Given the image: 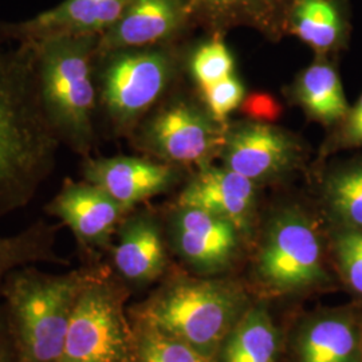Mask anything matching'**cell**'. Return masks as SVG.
<instances>
[{
  "label": "cell",
  "mask_w": 362,
  "mask_h": 362,
  "mask_svg": "<svg viewBox=\"0 0 362 362\" xmlns=\"http://www.w3.org/2000/svg\"><path fill=\"white\" fill-rule=\"evenodd\" d=\"M164 226L170 248L197 272H223L238 255L242 233L228 220L207 211L176 204Z\"/></svg>",
  "instance_id": "8fae6325"
},
{
  "label": "cell",
  "mask_w": 362,
  "mask_h": 362,
  "mask_svg": "<svg viewBox=\"0 0 362 362\" xmlns=\"http://www.w3.org/2000/svg\"><path fill=\"white\" fill-rule=\"evenodd\" d=\"M45 211L74 235L83 264L100 263L101 254L113 246L119 223L130 212L103 188L71 179L64 181Z\"/></svg>",
  "instance_id": "9c48e42d"
},
{
  "label": "cell",
  "mask_w": 362,
  "mask_h": 362,
  "mask_svg": "<svg viewBox=\"0 0 362 362\" xmlns=\"http://www.w3.org/2000/svg\"><path fill=\"white\" fill-rule=\"evenodd\" d=\"M281 333L263 303H251L218 354V362H278Z\"/></svg>",
  "instance_id": "7402d4cb"
},
{
  "label": "cell",
  "mask_w": 362,
  "mask_h": 362,
  "mask_svg": "<svg viewBox=\"0 0 362 362\" xmlns=\"http://www.w3.org/2000/svg\"><path fill=\"white\" fill-rule=\"evenodd\" d=\"M350 33V0H293L287 34L306 43L317 57L332 58L345 50Z\"/></svg>",
  "instance_id": "d6986e66"
},
{
  "label": "cell",
  "mask_w": 362,
  "mask_h": 362,
  "mask_svg": "<svg viewBox=\"0 0 362 362\" xmlns=\"http://www.w3.org/2000/svg\"><path fill=\"white\" fill-rule=\"evenodd\" d=\"M129 287L101 263L78 294L61 362H132Z\"/></svg>",
  "instance_id": "52a82bcc"
},
{
  "label": "cell",
  "mask_w": 362,
  "mask_h": 362,
  "mask_svg": "<svg viewBox=\"0 0 362 362\" xmlns=\"http://www.w3.org/2000/svg\"><path fill=\"white\" fill-rule=\"evenodd\" d=\"M250 306L245 288L236 282L175 274L128 311L218 362L226 337Z\"/></svg>",
  "instance_id": "7a4b0ae2"
},
{
  "label": "cell",
  "mask_w": 362,
  "mask_h": 362,
  "mask_svg": "<svg viewBox=\"0 0 362 362\" xmlns=\"http://www.w3.org/2000/svg\"><path fill=\"white\" fill-rule=\"evenodd\" d=\"M59 145L40 100L35 47L19 43L0 54V219L34 199Z\"/></svg>",
  "instance_id": "6da1fadb"
},
{
  "label": "cell",
  "mask_w": 362,
  "mask_h": 362,
  "mask_svg": "<svg viewBox=\"0 0 362 362\" xmlns=\"http://www.w3.org/2000/svg\"><path fill=\"white\" fill-rule=\"evenodd\" d=\"M83 180L103 188L121 206L132 211L157 194L167 192L179 173L172 164L144 157H85Z\"/></svg>",
  "instance_id": "2e32d148"
},
{
  "label": "cell",
  "mask_w": 362,
  "mask_h": 362,
  "mask_svg": "<svg viewBox=\"0 0 362 362\" xmlns=\"http://www.w3.org/2000/svg\"><path fill=\"white\" fill-rule=\"evenodd\" d=\"M296 362H362V302L309 313L293 338Z\"/></svg>",
  "instance_id": "4fadbf2b"
},
{
  "label": "cell",
  "mask_w": 362,
  "mask_h": 362,
  "mask_svg": "<svg viewBox=\"0 0 362 362\" xmlns=\"http://www.w3.org/2000/svg\"><path fill=\"white\" fill-rule=\"evenodd\" d=\"M133 144L167 164L206 167L221 151L226 130L209 112L185 98H172L155 107L133 130Z\"/></svg>",
  "instance_id": "ba28073f"
},
{
  "label": "cell",
  "mask_w": 362,
  "mask_h": 362,
  "mask_svg": "<svg viewBox=\"0 0 362 362\" xmlns=\"http://www.w3.org/2000/svg\"><path fill=\"white\" fill-rule=\"evenodd\" d=\"M329 58L318 57L303 70L297 79L294 94L310 119L333 129L346 116L350 105L336 62Z\"/></svg>",
  "instance_id": "44dd1931"
},
{
  "label": "cell",
  "mask_w": 362,
  "mask_h": 362,
  "mask_svg": "<svg viewBox=\"0 0 362 362\" xmlns=\"http://www.w3.org/2000/svg\"><path fill=\"white\" fill-rule=\"evenodd\" d=\"M61 227V223L38 220L21 233L0 236V297L7 275L19 267L38 263L69 264V260L57 252V236Z\"/></svg>",
  "instance_id": "603a6c76"
},
{
  "label": "cell",
  "mask_w": 362,
  "mask_h": 362,
  "mask_svg": "<svg viewBox=\"0 0 362 362\" xmlns=\"http://www.w3.org/2000/svg\"><path fill=\"white\" fill-rule=\"evenodd\" d=\"M130 321L133 329L132 362H215L149 322L133 317Z\"/></svg>",
  "instance_id": "cb8c5ba5"
},
{
  "label": "cell",
  "mask_w": 362,
  "mask_h": 362,
  "mask_svg": "<svg viewBox=\"0 0 362 362\" xmlns=\"http://www.w3.org/2000/svg\"><path fill=\"white\" fill-rule=\"evenodd\" d=\"M223 167L257 185L285 177L302 161L300 144L285 130L262 121L236 122L226 129Z\"/></svg>",
  "instance_id": "30bf717a"
},
{
  "label": "cell",
  "mask_w": 362,
  "mask_h": 362,
  "mask_svg": "<svg viewBox=\"0 0 362 362\" xmlns=\"http://www.w3.org/2000/svg\"><path fill=\"white\" fill-rule=\"evenodd\" d=\"M235 62L231 52L221 39V34L200 45L191 57V73L202 90L233 74Z\"/></svg>",
  "instance_id": "484cf974"
},
{
  "label": "cell",
  "mask_w": 362,
  "mask_h": 362,
  "mask_svg": "<svg viewBox=\"0 0 362 362\" xmlns=\"http://www.w3.org/2000/svg\"><path fill=\"white\" fill-rule=\"evenodd\" d=\"M318 203L325 227L362 230V153L325 169Z\"/></svg>",
  "instance_id": "ffe728a7"
},
{
  "label": "cell",
  "mask_w": 362,
  "mask_h": 362,
  "mask_svg": "<svg viewBox=\"0 0 362 362\" xmlns=\"http://www.w3.org/2000/svg\"><path fill=\"white\" fill-rule=\"evenodd\" d=\"M129 0H64L23 22L0 25V37L38 43L59 37H101L122 15Z\"/></svg>",
  "instance_id": "9a60e30c"
},
{
  "label": "cell",
  "mask_w": 362,
  "mask_h": 362,
  "mask_svg": "<svg viewBox=\"0 0 362 362\" xmlns=\"http://www.w3.org/2000/svg\"><path fill=\"white\" fill-rule=\"evenodd\" d=\"M100 37H59L35 47L39 93L61 144L85 157L95 141V54Z\"/></svg>",
  "instance_id": "277c9868"
},
{
  "label": "cell",
  "mask_w": 362,
  "mask_h": 362,
  "mask_svg": "<svg viewBox=\"0 0 362 362\" xmlns=\"http://www.w3.org/2000/svg\"><path fill=\"white\" fill-rule=\"evenodd\" d=\"M175 70L167 45L95 54L98 105L116 134L133 133L168 90Z\"/></svg>",
  "instance_id": "8992f818"
},
{
  "label": "cell",
  "mask_w": 362,
  "mask_h": 362,
  "mask_svg": "<svg viewBox=\"0 0 362 362\" xmlns=\"http://www.w3.org/2000/svg\"><path fill=\"white\" fill-rule=\"evenodd\" d=\"M110 258L117 276L128 287H145L168 272L165 226L151 209H132L119 223Z\"/></svg>",
  "instance_id": "7c38bea8"
},
{
  "label": "cell",
  "mask_w": 362,
  "mask_h": 362,
  "mask_svg": "<svg viewBox=\"0 0 362 362\" xmlns=\"http://www.w3.org/2000/svg\"><path fill=\"white\" fill-rule=\"evenodd\" d=\"M0 362H18L11 325L4 302L0 299Z\"/></svg>",
  "instance_id": "f1b7e54d"
},
{
  "label": "cell",
  "mask_w": 362,
  "mask_h": 362,
  "mask_svg": "<svg viewBox=\"0 0 362 362\" xmlns=\"http://www.w3.org/2000/svg\"><path fill=\"white\" fill-rule=\"evenodd\" d=\"M204 91L208 112L221 125L227 116L238 109L245 98V86L235 74L224 78Z\"/></svg>",
  "instance_id": "83f0119b"
},
{
  "label": "cell",
  "mask_w": 362,
  "mask_h": 362,
  "mask_svg": "<svg viewBox=\"0 0 362 362\" xmlns=\"http://www.w3.org/2000/svg\"><path fill=\"white\" fill-rule=\"evenodd\" d=\"M176 204L199 208L228 220L243 236L254 226L257 184L227 167L208 164L185 185Z\"/></svg>",
  "instance_id": "e0dca14e"
},
{
  "label": "cell",
  "mask_w": 362,
  "mask_h": 362,
  "mask_svg": "<svg viewBox=\"0 0 362 362\" xmlns=\"http://www.w3.org/2000/svg\"><path fill=\"white\" fill-rule=\"evenodd\" d=\"M196 23L212 34L233 27H251L272 40L287 34V16L293 0H189Z\"/></svg>",
  "instance_id": "ac0fdd59"
},
{
  "label": "cell",
  "mask_w": 362,
  "mask_h": 362,
  "mask_svg": "<svg viewBox=\"0 0 362 362\" xmlns=\"http://www.w3.org/2000/svg\"><path fill=\"white\" fill-rule=\"evenodd\" d=\"M93 264L62 274L35 264L10 272L0 299L6 305L18 362H61L71 313Z\"/></svg>",
  "instance_id": "3957f363"
},
{
  "label": "cell",
  "mask_w": 362,
  "mask_h": 362,
  "mask_svg": "<svg viewBox=\"0 0 362 362\" xmlns=\"http://www.w3.org/2000/svg\"><path fill=\"white\" fill-rule=\"evenodd\" d=\"M362 149V93L344 119L334 127L321 148V158L344 151Z\"/></svg>",
  "instance_id": "4316f807"
},
{
  "label": "cell",
  "mask_w": 362,
  "mask_h": 362,
  "mask_svg": "<svg viewBox=\"0 0 362 362\" xmlns=\"http://www.w3.org/2000/svg\"><path fill=\"white\" fill-rule=\"evenodd\" d=\"M259 284L275 294L330 290L341 286L326 227L308 212L284 208L269 220L255 260Z\"/></svg>",
  "instance_id": "5b68a950"
},
{
  "label": "cell",
  "mask_w": 362,
  "mask_h": 362,
  "mask_svg": "<svg viewBox=\"0 0 362 362\" xmlns=\"http://www.w3.org/2000/svg\"><path fill=\"white\" fill-rule=\"evenodd\" d=\"M194 25L189 0H129L116 23L98 38L97 55L167 45Z\"/></svg>",
  "instance_id": "5bb4252c"
},
{
  "label": "cell",
  "mask_w": 362,
  "mask_h": 362,
  "mask_svg": "<svg viewBox=\"0 0 362 362\" xmlns=\"http://www.w3.org/2000/svg\"><path fill=\"white\" fill-rule=\"evenodd\" d=\"M326 233L341 287L362 302V230L326 227Z\"/></svg>",
  "instance_id": "d4e9b609"
}]
</instances>
